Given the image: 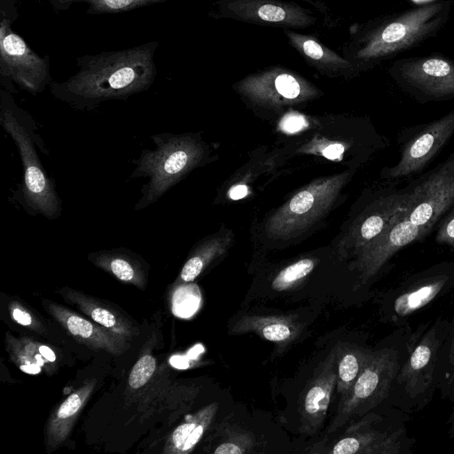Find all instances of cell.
<instances>
[{
    "mask_svg": "<svg viewBox=\"0 0 454 454\" xmlns=\"http://www.w3.org/2000/svg\"><path fill=\"white\" fill-rule=\"evenodd\" d=\"M160 43L85 54L78 70L63 82L52 81L51 94L75 110L92 111L109 100H121L149 90L157 76L155 52Z\"/></svg>",
    "mask_w": 454,
    "mask_h": 454,
    "instance_id": "1",
    "label": "cell"
},
{
    "mask_svg": "<svg viewBox=\"0 0 454 454\" xmlns=\"http://www.w3.org/2000/svg\"><path fill=\"white\" fill-rule=\"evenodd\" d=\"M0 98V123L16 144L22 162L23 206L31 215L57 219L61 215L62 204L55 182L45 172L36 152L38 145L48 154L36 132L35 123L26 111L16 105L9 91L1 89Z\"/></svg>",
    "mask_w": 454,
    "mask_h": 454,
    "instance_id": "2",
    "label": "cell"
},
{
    "mask_svg": "<svg viewBox=\"0 0 454 454\" xmlns=\"http://www.w3.org/2000/svg\"><path fill=\"white\" fill-rule=\"evenodd\" d=\"M416 330L410 325L397 327L376 348L341 401L328 433H333L354 418L378 408L388 398L395 378L407 356Z\"/></svg>",
    "mask_w": 454,
    "mask_h": 454,
    "instance_id": "3",
    "label": "cell"
},
{
    "mask_svg": "<svg viewBox=\"0 0 454 454\" xmlns=\"http://www.w3.org/2000/svg\"><path fill=\"white\" fill-rule=\"evenodd\" d=\"M450 320L438 317L419 325L395 378L386 403L408 414L423 410L437 391L436 367Z\"/></svg>",
    "mask_w": 454,
    "mask_h": 454,
    "instance_id": "4",
    "label": "cell"
},
{
    "mask_svg": "<svg viewBox=\"0 0 454 454\" xmlns=\"http://www.w3.org/2000/svg\"><path fill=\"white\" fill-rule=\"evenodd\" d=\"M407 188L409 200L405 211L384 231L403 248L423 240L454 205V150Z\"/></svg>",
    "mask_w": 454,
    "mask_h": 454,
    "instance_id": "5",
    "label": "cell"
},
{
    "mask_svg": "<svg viewBox=\"0 0 454 454\" xmlns=\"http://www.w3.org/2000/svg\"><path fill=\"white\" fill-rule=\"evenodd\" d=\"M153 149H145L132 160V178H147L141 188V197L134 207L140 211L157 202L191 167L196 163L199 148L190 137L168 133L151 137Z\"/></svg>",
    "mask_w": 454,
    "mask_h": 454,
    "instance_id": "6",
    "label": "cell"
},
{
    "mask_svg": "<svg viewBox=\"0 0 454 454\" xmlns=\"http://www.w3.org/2000/svg\"><path fill=\"white\" fill-rule=\"evenodd\" d=\"M329 450L333 454H411L409 414L386 403L358 418Z\"/></svg>",
    "mask_w": 454,
    "mask_h": 454,
    "instance_id": "7",
    "label": "cell"
},
{
    "mask_svg": "<svg viewBox=\"0 0 454 454\" xmlns=\"http://www.w3.org/2000/svg\"><path fill=\"white\" fill-rule=\"evenodd\" d=\"M454 290V262L443 261L413 273L380 297L382 321L395 328L410 325L411 316Z\"/></svg>",
    "mask_w": 454,
    "mask_h": 454,
    "instance_id": "8",
    "label": "cell"
},
{
    "mask_svg": "<svg viewBox=\"0 0 454 454\" xmlns=\"http://www.w3.org/2000/svg\"><path fill=\"white\" fill-rule=\"evenodd\" d=\"M13 21L0 20V81L4 90L14 92L13 85L36 96L52 82L51 58L38 55L12 28Z\"/></svg>",
    "mask_w": 454,
    "mask_h": 454,
    "instance_id": "9",
    "label": "cell"
},
{
    "mask_svg": "<svg viewBox=\"0 0 454 454\" xmlns=\"http://www.w3.org/2000/svg\"><path fill=\"white\" fill-rule=\"evenodd\" d=\"M453 135L454 108L438 119L401 131L399 160L383 169V178L395 182L420 173Z\"/></svg>",
    "mask_w": 454,
    "mask_h": 454,
    "instance_id": "10",
    "label": "cell"
},
{
    "mask_svg": "<svg viewBox=\"0 0 454 454\" xmlns=\"http://www.w3.org/2000/svg\"><path fill=\"white\" fill-rule=\"evenodd\" d=\"M210 16L273 26L281 28H307L317 23L314 12L298 4L284 0H219Z\"/></svg>",
    "mask_w": 454,
    "mask_h": 454,
    "instance_id": "11",
    "label": "cell"
},
{
    "mask_svg": "<svg viewBox=\"0 0 454 454\" xmlns=\"http://www.w3.org/2000/svg\"><path fill=\"white\" fill-rule=\"evenodd\" d=\"M434 7L416 11L371 35L352 37L343 48L344 57L357 66L405 47L426 32V21L433 15Z\"/></svg>",
    "mask_w": 454,
    "mask_h": 454,
    "instance_id": "12",
    "label": "cell"
},
{
    "mask_svg": "<svg viewBox=\"0 0 454 454\" xmlns=\"http://www.w3.org/2000/svg\"><path fill=\"white\" fill-rule=\"evenodd\" d=\"M398 81L419 103L454 99V67L445 60L431 59L406 65Z\"/></svg>",
    "mask_w": 454,
    "mask_h": 454,
    "instance_id": "13",
    "label": "cell"
},
{
    "mask_svg": "<svg viewBox=\"0 0 454 454\" xmlns=\"http://www.w3.org/2000/svg\"><path fill=\"white\" fill-rule=\"evenodd\" d=\"M337 348L318 365L301 397L302 432L312 434L323 425L337 385Z\"/></svg>",
    "mask_w": 454,
    "mask_h": 454,
    "instance_id": "14",
    "label": "cell"
},
{
    "mask_svg": "<svg viewBox=\"0 0 454 454\" xmlns=\"http://www.w3.org/2000/svg\"><path fill=\"white\" fill-rule=\"evenodd\" d=\"M49 309L69 333L78 340L93 348H102L118 355L129 348L122 335L108 331L102 325H96L59 305L50 304Z\"/></svg>",
    "mask_w": 454,
    "mask_h": 454,
    "instance_id": "15",
    "label": "cell"
},
{
    "mask_svg": "<svg viewBox=\"0 0 454 454\" xmlns=\"http://www.w3.org/2000/svg\"><path fill=\"white\" fill-rule=\"evenodd\" d=\"M284 35L291 45L308 65L322 72L344 73L353 71L356 67L344 56L341 57L332 49L319 42L315 35L301 34L289 28L283 29Z\"/></svg>",
    "mask_w": 454,
    "mask_h": 454,
    "instance_id": "16",
    "label": "cell"
},
{
    "mask_svg": "<svg viewBox=\"0 0 454 454\" xmlns=\"http://www.w3.org/2000/svg\"><path fill=\"white\" fill-rule=\"evenodd\" d=\"M231 333H252L266 340L285 346L298 336L300 326L293 318L285 316H244L232 326Z\"/></svg>",
    "mask_w": 454,
    "mask_h": 454,
    "instance_id": "17",
    "label": "cell"
},
{
    "mask_svg": "<svg viewBox=\"0 0 454 454\" xmlns=\"http://www.w3.org/2000/svg\"><path fill=\"white\" fill-rule=\"evenodd\" d=\"M94 386L95 380L86 382L72 393L50 418L46 431L49 448L57 447L67 438Z\"/></svg>",
    "mask_w": 454,
    "mask_h": 454,
    "instance_id": "18",
    "label": "cell"
},
{
    "mask_svg": "<svg viewBox=\"0 0 454 454\" xmlns=\"http://www.w3.org/2000/svg\"><path fill=\"white\" fill-rule=\"evenodd\" d=\"M217 411L218 403H212L178 426L170 436L168 451L183 454L191 452L212 424Z\"/></svg>",
    "mask_w": 454,
    "mask_h": 454,
    "instance_id": "19",
    "label": "cell"
},
{
    "mask_svg": "<svg viewBox=\"0 0 454 454\" xmlns=\"http://www.w3.org/2000/svg\"><path fill=\"white\" fill-rule=\"evenodd\" d=\"M337 348V391L343 400L350 392L368 362L372 349L356 344L341 343Z\"/></svg>",
    "mask_w": 454,
    "mask_h": 454,
    "instance_id": "20",
    "label": "cell"
},
{
    "mask_svg": "<svg viewBox=\"0 0 454 454\" xmlns=\"http://www.w3.org/2000/svg\"><path fill=\"white\" fill-rule=\"evenodd\" d=\"M89 258L121 281L137 283L142 278L141 262L121 248L90 254Z\"/></svg>",
    "mask_w": 454,
    "mask_h": 454,
    "instance_id": "21",
    "label": "cell"
},
{
    "mask_svg": "<svg viewBox=\"0 0 454 454\" xmlns=\"http://www.w3.org/2000/svg\"><path fill=\"white\" fill-rule=\"evenodd\" d=\"M168 0H49L55 11H67L74 4H85L90 15L116 14Z\"/></svg>",
    "mask_w": 454,
    "mask_h": 454,
    "instance_id": "22",
    "label": "cell"
},
{
    "mask_svg": "<svg viewBox=\"0 0 454 454\" xmlns=\"http://www.w3.org/2000/svg\"><path fill=\"white\" fill-rule=\"evenodd\" d=\"M437 391L442 399L454 403V316L450 320L436 367Z\"/></svg>",
    "mask_w": 454,
    "mask_h": 454,
    "instance_id": "23",
    "label": "cell"
},
{
    "mask_svg": "<svg viewBox=\"0 0 454 454\" xmlns=\"http://www.w3.org/2000/svg\"><path fill=\"white\" fill-rule=\"evenodd\" d=\"M76 300L84 313L90 316V318L99 325H102L106 329L122 336H128L131 334L130 327L127 326L126 323L119 319L110 310L98 306L90 301H87L82 297H78Z\"/></svg>",
    "mask_w": 454,
    "mask_h": 454,
    "instance_id": "24",
    "label": "cell"
},
{
    "mask_svg": "<svg viewBox=\"0 0 454 454\" xmlns=\"http://www.w3.org/2000/svg\"><path fill=\"white\" fill-rule=\"evenodd\" d=\"M313 260L305 258L286 267L278 272L271 283L275 291L282 292L294 286L314 269Z\"/></svg>",
    "mask_w": 454,
    "mask_h": 454,
    "instance_id": "25",
    "label": "cell"
},
{
    "mask_svg": "<svg viewBox=\"0 0 454 454\" xmlns=\"http://www.w3.org/2000/svg\"><path fill=\"white\" fill-rule=\"evenodd\" d=\"M254 437L253 434L232 430L228 433L212 450L215 454H244L253 451L254 448Z\"/></svg>",
    "mask_w": 454,
    "mask_h": 454,
    "instance_id": "26",
    "label": "cell"
},
{
    "mask_svg": "<svg viewBox=\"0 0 454 454\" xmlns=\"http://www.w3.org/2000/svg\"><path fill=\"white\" fill-rule=\"evenodd\" d=\"M200 296L196 286H182L173 296V312L182 317H188L198 309Z\"/></svg>",
    "mask_w": 454,
    "mask_h": 454,
    "instance_id": "27",
    "label": "cell"
},
{
    "mask_svg": "<svg viewBox=\"0 0 454 454\" xmlns=\"http://www.w3.org/2000/svg\"><path fill=\"white\" fill-rule=\"evenodd\" d=\"M272 81L278 93L288 99H294L301 94V85L295 75L281 68L270 70Z\"/></svg>",
    "mask_w": 454,
    "mask_h": 454,
    "instance_id": "28",
    "label": "cell"
},
{
    "mask_svg": "<svg viewBox=\"0 0 454 454\" xmlns=\"http://www.w3.org/2000/svg\"><path fill=\"white\" fill-rule=\"evenodd\" d=\"M156 369V360L151 355L140 357L132 367L129 376V385L137 389L145 385L152 378Z\"/></svg>",
    "mask_w": 454,
    "mask_h": 454,
    "instance_id": "29",
    "label": "cell"
},
{
    "mask_svg": "<svg viewBox=\"0 0 454 454\" xmlns=\"http://www.w3.org/2000/svg\"><path fill=\"white\" fill-rule=\"evenodd\" d=\"M212 254L208 250H200L192 254L183 266L180 279L185 283L193 281L203 271Z\"/></svg>",
    "mask_w": 454,
    "mask_h": 454,
    "instance_id": "30",
    "label": "cell"
},
{
    "mask_svg": "<svg viewBox=\"0 0 454 454\" xmlns=\"http://www.w3.org/2000/svg\"><path fill=\"white\" fill-rule=\"evenodd\" d=\"M436 226V243L454 251V205L444 214Z\"/></svg>",
    "mask_w": 454,
    "mask_h": 454,
    "instance_id": "31",
    "label": "cell"
},
{
    "mask_svg": "<svg viewBox=\"0 0 454 454\" xmlns=\"http://www.w3.org/2000/svg\"><path fill=\"white\" fill-rule=\"evenodd\" d=\"M314 203V196L305 190L297 193L289 203V209L294 214H303L310 209Z\"/></svg>",
    "mask_w": 454,
    "mask_h": 454,
    "instance_id": "32",
    "label": "cell"
},
{
    "mask_svg": "<svg viewBox=\"0 0 454 454\" xmlns=\"http://www.w3.org/2000/svg\"><path fill=\"white\" fill-rule=\"evenodd\" d=\"M281 129L288 133H294L307 126V122L302 116L300 115H288L286 116L281 121Z\"/></svg>",
    "mask_w": 454,
    "mask_h": 454,
    "instance_id": "33",
    "label": "cell"
},
{
    "mask_svg": "<svg viewBox=\"0 0 454 454\" xmlns=\"http://www.w3.org/2000/svg\"><path fill=\"white\" fill-rule=\"evenodd\" d=\"M17 0H0V14L14 21L18 16L16 10Z\"/></svg>",
    "mask_w": 454,
    "mask_h": 454,
    "instance_id": "34",
    "label": "cell"
},
{
    "mask_svg": "<svg viewBox=\"0 0 454 454\" xmlns=\"http://www.w3.org/2000/svg\"><path fill=\"white\" fill-rule=\"evenodd\" d=\"M12 315L13 319L21 325L28 326L32 324V317L26 310L13 307L12 309Z\"/></svg>",
    "mask_w": 454,
    "mask_h": 454,
    "instance_id": "35",
    "label": "cell"
},
{
    "mask_svg": "<svg viewBox=\"0 0 454 454\" xmlns=\"http://www.w3.org/2000/svg\"><path fill=\"white\" fill-rule=\"evenodd\" d=\"M345 147L341 144H332L323 150V155L329 160L339 159L343 153Z\"/></svg>",
    "mask_w": 454,
    "mask_h": 454,
    "instance_id": "36",
    "label": "cell"
},
{
    "mask_svg": "<svg viewBox=\"0 0 454 454\" xmlns=\"http://www.w3.org/2000/svg\"><path fill=\"white\" fill-rule=\"evenodd\" d=\"M247 187L244 184H238L233 186L230 192L229 196L232 200H239L247 196Z\"/></svg>",
    "mask_w": 454,
    "mask_h": 454,
    "instance_id": "37",
    "label": "cell"
},
{
    "mask_svg": "<svg viewBox=\"0 0 454 454\" xmlns=\"http://www.w3.org/2000/svg\"><path fill=\"white\" fill-rule=\"evenodd\" d=\"M40 355L44 357L49 362H54L56 360V356L54 352L47 346H40L39 348Z\"/></svg>",
    "mask_w": 454,
    "mask_h": 454,
    "instance_id": "38",
    "label": "cell"
},
{
    "mask_svg": "<svg viewBox=\"0 0 454 454\" xmlns=\"http://www.w3.org/2000/svg\"><path fill=\"white\" fill-rule=\"evenodd\" d=\"M20 369L23 372H25L27 373H30V374H35V373L40 372V371H41L40 366L36 364H22V365H20Z\"/></svg>",
    "mask_w": 454,
    "mask_h": 454,
    "instance_id": "39",
    "label": "cell"
},
{
    "mask_svg": "<svg viewBox=\"0 0 454 454\" xmlns=\"http://www.w3.org/2000/svg\"><path fill=\"white\" fill-rule=\"evenodd\" d=\"M447 424L449 426L448 434L450 438L454 442V405Z\"/></svg>",
    "mask_w": 454,
    "mask_h": 454,
    "instance_id": "40",
    "label": "cell"
},
{
    "mask_svg": "<svg viewBox=\"0 0 454 454\" xmlns=\"http://www.w3.org/2000/svg\"><path fill=\"white\" fill-rule=\"evenodd\" d=\"M183 360L184 357L180 356H174L170 359V364L176 368L183 369L186 367V364L185 363H183Z\"/></svg>",
    "mask_w": 454,
    "mask_h": 454,
    "instance_id": "41",
    "label": "cell"
}]
</instances>
